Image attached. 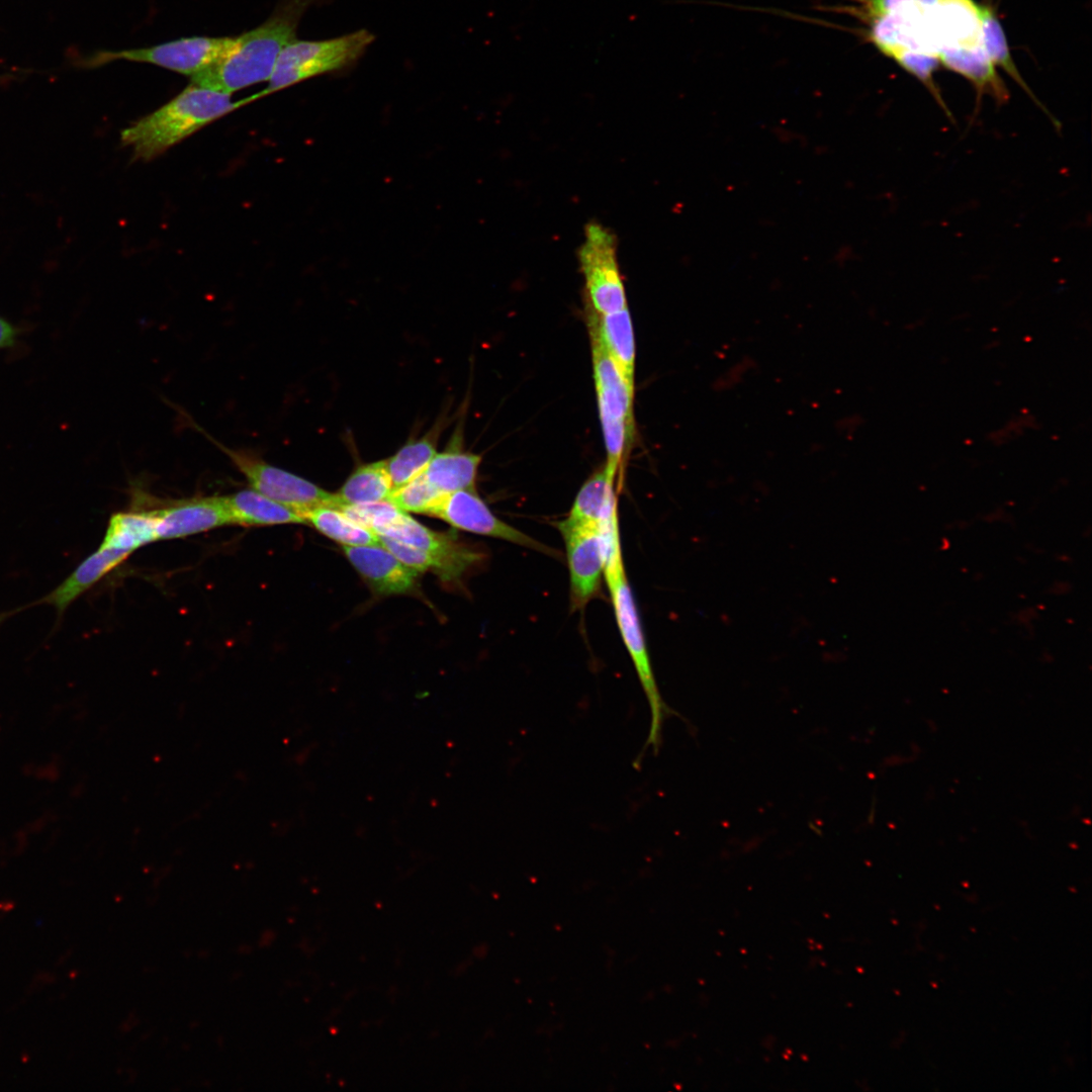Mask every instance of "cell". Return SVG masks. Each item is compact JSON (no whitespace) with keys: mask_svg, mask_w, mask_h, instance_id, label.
Masks as SVG:
<instances>
[{"mask_svg":"<svg viewBox=\"0 0 1092 1092\" xmlns=\"http://www.w3.org/2000/svg\"><path fill=\"white\" fill-rule=\"evenodd\" d=\"M377 536L394 539L423 550L433 557L460 565L466 570L483 557L481 552L459 542L454 535L433 531L405 512L382 529Z\"/></svg>","mask_w":1092,"mask_h":1092,"instance_id":"13","label":"cell"},{"mask_svg":"<svg viewBox=\"0 0 1092 1092\" xmlns=\"http://www.w3.org/2000/svg\"><path fill=\"white\" fill-rule=\"evenodd\" d=\"M392 484L386 469V461L379 460L357 467L335 492L339 508L388 499Z\"/></svg>","mask_w":1092,"mask_h":1092,"instance_id":"20","label":"cell"},{"mask_svg":"<svg viewBox=\"0 0 1092 1092\" xmlns=\"http://www.w3.org/2000/svg\"><path fill=\"white\" fill-rule=\"evenodd\" d=\"M228 93L190 83L178 95L120 132L132 159L149 162L174 145L229 112L261 97L260 93L233 102Z\"/></svg>","mask_w":1092,"mask_h":1092,"instance_id":"2","label":"cell"},{"mask_svg":"<svg viewBox=\"0 0 1092 1092\" xmlns=\"http://www.w3.org/2000/svg\"><path fill=\"white\" fill-rule=\"evenodd\" d=\"M440 431L441 426L438 424L425 436L406 443L393 456L385 460L393 489L420 474L430 463L437 453Z\"/></svg>","mask_w":1092,"mask_h":1092,"instance_id":"21","label":"cell"},{"mask_svg":"<svg viewBox=\"0 0 1092 1092\" xmlns=\"http://www.w3.org/2000/svg\"><path fill=\"white\" fill-rule=\"evenodd\" d=\"M153 512L157 540L183 538L233 524L223 496L177 500Z\"/></svg>","mask_w":1092,"mask_h":1092,"instance_id":"11","label":"cell"},{"mask_svg":"<svg viewBox=\"0 0 1092 1092\" xmlns=\"http://www.w3.org/2000/svg\"><path fill=\"white\" fill-rule=\"evenodd\" d=\"M565 544L572 610H582L598 595L605 572L601 527H557Z\"/></svg>","mask_w":1092,"mask_h":1092,"instance_id":"10","label":"cell"},{"mask_svg":"<svg viewBox=\"0 0 1092 1092\" xmlns=\"http://www.w3.org/2000/svg\"><path fill=\"white\" fill-rule=\"evenodd\" d=\"M338 509L350 520L367 528L376 535L403 512L389 499L367 504L344 505Z\"/></svg>","mask_w":1092,"mask_h":1092,"instance_id":"25","label":"cell"},{"mask_svg":"<svg viewBox=\"0 0 1092 1092\" xmlns=\"http://www.w3.org/2000/svg\"><path fill=\"white\" fill-rule=\"evenodd\" d=\"M1039 421L1028 410L1019 411L986 434V440L993 446L1000 447L1013 443L1025 435L1037 430Z\"/></svg>","mask_w":1092,"mask_h":1092,"instance_id":"26","label":"cell"},{"mask_svg":"<svg viewBox=\"0 0 1092 1092\" xmlns=\"http://www.w3.org/2000/svg\"><path fill=\"white\" fill-rule=\"evenodd\" d=\"M342 549L346 558L375 594L404 595L416 589L420 573L401 562L380 543L342 546Z\"/></svg>","mask_w":1092,"mask_h":1092,"instance_id":"12","label":"cell"},{"mask_svg":"<svg viewBox=\"0 0 1092 1092\" xmlns=\"http://www.w3.org/2000/svg\"><path fill=\"white\" fill-rule=\"evenodd\" d=\"M443 496L421 472L393 489L388 499L405 513L427 515Z\"/></svg>","mask_w":1092,"mask_h":1092,"instance_id":"24","label":"cell"},{"mask_svg":"<svg viewBox=\"0 0 1092 1092\" xmlns=\"http://www.w3.org/2000/svg\"><path fill=\"white\" fill-rule=\"evenodd\" d=\"M156 516L153 510L120 512L111 516L101 547L131 553L156 542Z\"/></svg>","mask_w":1092,"mask_h":1092,"instance_id":"19","label":"cell"},{"mask_svg":"<svg viewBox=\"0 0 1092 1092\" xmlns=\"http://www.w3.org/2000/svg\"><path fill=\"white\" fill-rule=\"evenodd\" d=\"M617 246V237L609 228L597 221L584 226L577 259L584 279L586 305L598 314L628 307Z\"/></svg>","mask_w":1092,"mask_h":1092,"instance_id":"7","label":"cell"},{"mask_svg":"<svg viewBox=\"0 0 1092 1092\" xmlns=\"http://www.w3.org/2000/svg\"><path fill=\"white\" fill-rule=\"evenodd\" d=\"M367 29L322 40H293L279 55L262 97L306 79L354 65L374 41Z\"/></svg>","mask_w":1092,"mask_h":1092,"instance_id":"4","label":"cell"},{"mask_svg":"<svg viewBox=\"0 0 1092 1092\" xmlns=\"http://www.w3.org/2000/svg\"><path fill=\"white\" fill-rule=\"evenodd\" d=\"M616 477L604 466L579 488L565 519L557 527L598 526L618 512Z\"/></svg>","mask_w":1092,"mask_h":1092,"instance_id":"14","label":"cell"},{"mask_svg":"<svg viewBox=\"0 0 1092 1092\" xmlns=\"http://www.w3.org/2000/svg\"><path fill=\"white\" fill-rule=\"evenodd\" d=\"M980 16L982 43L988 58L994 66L1003 68L1034 99L1011 59L1004 31L993 10L989 7L980 6Z\"/></svg>","mask_w":1092,"mask_h":1092,"instance_id":"23","label":"cell"},{"mask_svg":"<svg viewBox=\"0 0 1092 1092\" xmlns=\"http://www.w3.org/2000/svg\"><path fill=\"white\" fill-rule=\"evenodd\" d=\"M233 524L263 527L285 524H307L294 510L264 494L246 488L223 496Z\"/></svg>","mask_w":1092,"mask_h":1092,"instance_id":"18","label":"cell"},{"mask_svg":"<svg viewBox=\"0 0 1092 1092\" xmlns=\"http://www.w3.org/2000/svg\"><path fill=\"white\" fill-rule=\"evenodd\" d=\"M130 554L99 546L54 590L36 604L54 606L61 615L78 597L123 562Z\"/></svg>","mask_w":1092,"mask_h":1092,"instance_id":"16","label":"cell"},{"mask_svg":"<svg viewBox=\"0 0 1092 1092\" xmlns=\"http://www.w3.org/2000/svg\"><path fill=\"white\" fill-rule=\"evenodd\" d=\"M307 525L320 533L342 544V546H360L378 544V536L352 520L341 510L331 506H322L309 511Z\"/></svg>","mask_w":1092,"mask_h":1092,"instance_id":"22","label":"cell"},{"mask_svg":"<svg viewBox=\"0 0 1092 1092\" xmlns=\"http://www.w3.org/2000/svg\"><path fill=\"white\" fill-rule=\"evenodd\" d=\"M235 36H191L148 48L100 52L91 58L90 66L113 61H128L155 65L190 78L201 73L231 49Z\"/></svg>","mask_w":1092,"mask_h":1092,"instance_id":"8","label":"cell"},{"mask_svg":"<svg viewBox=\"0 0 1092 1092\" xmlns=\"http://www.w3.org/2000/svg\"><path fill=\"white\" fill-rule=\"evenodd\" d=\"M594 380L606 452L623 453L635 433L634 390L606 351L596 329L587 323Z\"/></svg>","mask_w":1092,"mask_h":1092,"instance_id":"5","label":"cell"},{"mask_svg":"<svg viewBox=\"0 0 1092 1092\" xmlns=\"http://www.w3.org/2000/svg\"><path fill=\"white\" fill-rule=\"evenodd\" d=\"M427 515L466 532L505 540L547 555H559L549 546L499 520L476 493V489H463L444 495Z\"/></svg>","mask_w":1092,"mask_h":1092,"instance_id":"9","label":"cell"},{"mask_svg":"<svg viewBox=\"0 0 1092 1092\" xmlns=\"http://www.w3.org/2000/svg\"><path fill=\"white\" fill-rule=\"evenodd\" d=\"M332 0H281L257 27L235 36L231 49L213 65L191 78V83L232 95L251 85L269 81L275 63L290 42L304 13Z\"/></svg>","mask_w":1092,"mask_h":1092,"instance_id":"1","label":"cell"},{"mask_svg":"<svg viewBox=\"0 0 1092 1092\" xmlns=\"http://www.w3.org/2000/svg\"><path fill=\"white\" fill-rule=\"evenodd\" d=\"M586 312L587 323L596 329L606 351L634 390L635 339L628 307L598 314L586 305Z\"/></svg>","mask_w":1092,"mask_h":1092,"instance_id":"17","label":"cell"},{"mask_svg":"<svg viewBox=\"0 0 1092 1092\" xmlns=\"http://www.w3.org/2000/svg\"><path fill=\"white\" fill-rule=\"evenodd\" d=\"M616 622L625 647L631 657L641 688L650 710V728L645 748L659 751L665 719L677 713L663 701L653 673L645 638L631 590L622 553L621 543L610 546L605 552V572Z\"/></svg>","mask_w":1092,"mask_h":1092,"instance_id":"3","label":"cell"},{"mask_svg":"<svg viewBox=\"0 0 1092 1092\" xmlns=\"http://www.w3.org/2000/svg\"><path fill=\"white\" fill-rule=\"evenodd\" d=\"M460 439V435L454 436L448 448L436 453L422 471L430 484L443 495L463 489H476L481 455L464 451Z\"/></svg>","mask_w":1092,"mask_h":1092,"instance_id":"15","label":"cell"},{"mask_svg":"<svg viewBox=\"0 0 1092 1092\" xmlns=\"http://www.w3.org/2000/svg\"><path fill=\"white\" fill-rule=\"evenodd\" d=\"M23 329L0 315V350L16 346Z\"/></svg>","mask_w":1092,"mask_h":1092,"instance_id":"27","label":"cell"},{"mask_svg":"<svg viewBox=\"0 0 1092 1092\" xmlns=\"http://www.w3.org/2000/svg\"><path fill=\"white\" fill-rule=\"evenodd\" d=\"M193 427L230 458L254 490L294 510L304 518L309 511L317 507L331 506L339 508L340 504L335 493L329 492L296 474L271 465L258 455L229 448L208 435L199 426L193 424Z\"/></svg>","mask_w":1092,"mask_h":1092,"instance_id":"6","label":"cell"}]
</instances>
